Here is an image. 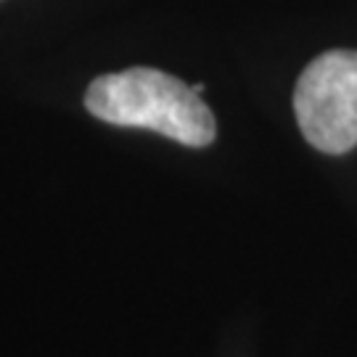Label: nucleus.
<instances>
[{
  "mask_svg": "<svg viewBox=\"0 0 357 357\" xmlns=\"http://www.w3.org/2000/svg\"><path fill=\"white\" fill-rule=\"evenodd\" d=\"M294 112L310 146L347 153L357 146V51H328L310 61L294 90Z\"/></svg>",
  "mask_w": 357,
  "mask_h": 357,
  "instance_id": "obj_2",
  "label": "nucleus"
},
{
  "mask_svg": "<svg viewBox=\"0 0 357 357\" xmlns=\"http://www.w3.org/2000/svg\"><path fill=\"white\" fill-rule=\"evenodd\" d=\"M85 106L119 128H146L169 141L202 149L215 141V116L193 88L159 69H125L90 82Z\"/></svg>",
  "mask_w": 357,
  "mask_h": 357,
  "instance_id": "obj_1",
  "label": "nucleus"
}]
</instances>
